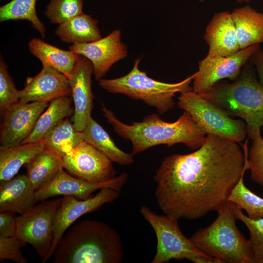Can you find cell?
I'll use <instances>...</instances> for the list:
<instances>
[{"mask_svg": "<svg viewBox=\"0 0 263 263\" xmlns=\"http://www.w3.org/2000/svg\"><path fill=\"white\" fill-rule=\"evenodd\" d=\"M248 168V156L238 142L207 134L196 150L162 161L153 177L157 203L165 214L178 220L200 219L228 202Z\"/></svg>", "mask_w": 263, "mask_h": 263, "instance_id": "obj_1", "label": "cell"}, {"mask_svg": "<svg viewBox=\"0 0 263 263\" xmlns=\"http://www.w3.org/2000/svg\"><path fill=\"white\" fill-rule=\"evenodd\" d=\"M101 106L102 114L114 132L131 142L133 156L160 145L170 147L183 143L190 149H198L207 135L187 111L174 122L164 121L158 115L151 114L145 116L141 122L128 125L117 119L113 111L103 104Z\"/></svg>", "mask_w": 263, "mask_h": 263, "instance_id": "obj_2", "label": "cell"}, {"mask_svg": "<svg viewBox=\"0 0 263 263\" xmlns=\"http://www.w3.org/2000/svg\"><path fill=\"white\" fill-rule=\"evenodd\" d=\"M52 256L54 263H121L119 233L101 221L84 220L66 230Z\"/></svg>", "mask_w": 263, "mask_h": 263, "instance_id": "obj_3", "label": "cell"}, {"mask_svg": "<svg viewBox=\"0 0 263 263\" xmlns=\"http://www.w3.org/2000/svg\"><path fill=\"white\" fill-rule=\"evenodd\" d=\"M244 65L233 82L217 83L200 94L223 108L229 115L245 121L247 135L254 139L263 126V85L258 80L250 62Z\"/></svg>", "mask_w": 263, "mask_h": 263, "instance_id": "obj_4", "label": "cell"}, {"mask_svg": "<svg viewBox=\"0 0 263 263\" xmlns=\"http://www.w3.org/2000/svg\"><path fill=\"white\" fill-rule=\"evenodd\" d=\"M209 226L198 229L189 239L200 251L220 263H256L247 240L236 225L230 202L217 211Z\"/></svg>", "mask_w": 263, "mask_h": 263, "instance_id": "obj_5", "label": "cell"}, {"mask_svg": "<svg viewBox=\"0 0 263 263\" xmlns=\"http://www.w3.org/2000/svg\"><path fill=\"white\" fill-rule=\"evenodd\" d=\"M140 58L135 59L132 70L123 76L100 79L99 85L109 93L141 100L155 108L161 114L174 108L175 102L173 97L177 93L192 89L190 85L194 74L179 82L165 83L152 79L145 72L140 70Z\"/></svg>", "mask_w": 263, "mask_h": 263, "instance_id": "obj_6", "label": "cell"}, {"mask_svg": "<svg viewBox=\"0 0 263 263\" xmlns=\"http://www.w3.org/2000/svg\"><path fill=\"white\" fill-rule=\"evenodd\" d=\"M140 212L156 236V252L151 263H167L172 259H186L194 263H220L194 245L181 230L178 219L165 214L159 215L144 206Z\"/></svg>", "mask_w": 263, "mask_h": 263, "instance_id": "obj_7", "label": "cell"}, {"mask_svg": "<svg viewBox=\"0 0 263 263\" xmlns=\"http://www.w3.org/2000/svg\"><path fill=\"white\" fill-rule=\"evenodd\" d=\"M178 105L190 114L206 134H214L239 143L246 139L247 132L244 121L232 118L223 108L193 89L180 93Z\"/></svg>", "mask_w": 263, "mask_h": 263, "instance_id": "obj_8", "label": "cell"}, {"mask_svg": "<svg viewBox=\"0 0 263 263\" xmlns=\"http://www.w3.org/2000/svg\"><path fill=\"white\" fill-rule=\"evenodd\" d=\"M62 198L44 200L17 217L15 236L30 244L42 263L47 261L54 240L55 219Z\"/></svg>", "mask_w": 263, "mask_h": 263, "instance_id": "obj_9", "label": "cell"}, {"mask_svg": "<svg viewBox=\"0 0 263 263\" xmlns=\"http://www.w3.org/2000/svg\"><path fill=\"white\" fill-rule=\"evenodd\" d=\"M260 47V44H255L227 56H206L199 62L198 71L194 74L193 90L201 94L223 79L235 81L242 68Z\"/></svg>", "mask_w": 263, "mask_h": 263, "instance_id": "obj_10", "label": "cell"}, {"mask_svg": "<svg viewBox=\"0 0 263 263\" xmlns=\"http://www.w3.org/2000/svg\"><path fill=\"white\" fill-rule=\"evenodd\" d=\"M112 162L104 154L85 141L62 158V168L67 172L92 183L106 182L116 176Z\"/></svg>", "mask_w": 263, "mask_h": 263, "instance_id": "obj_11", "label": "cell"}, {"mask_svg": "<svg viewBox=\"0 0 263 263\" xmlns=\"http://www.w3.org/2000/svg\"><path fill=\"white\" fill-rule=\"evenodd\" d=\"M48 103L20 101L8 107L2 113L0 143L3 147L18 146L32 133Z\"/></svg>", "mask_w": 263, "mask_h": 263, "instance_id": "obj_12", "label": "cell"}, {"mask_svg": "<svg viewBox=\"0 0 263 263\" xmlns=\"http://www.w3.org/2000/svg\"><path fill=\"white\" fill-rule=\"evenodd\" d=\"M128 179V175L122 172L113 179L102 183H92L75 177L63 168L51 181L35 192L38 203L58 195H70L80 200L91 198L96 190L110 188L119 192Z\"/></svg>", "mask_w": 263, "mask_h": 263, "instance_id": "obj_13", "label": "cell"}, {"mask_svg": "<svg viewBox=\"0 0 263 263\" xmlns=\"http://www.w3.org/2000/svg\"><path fill=\"white\" fill-rule=\"evenodd\" d=\"M119 196V192L110 188L101 189L95 196L85 200L73 196H63L54 223V240L47 261L52 257L63 235L74 222L81 216L96 210L105 204L113 203Z\"/></svg>", "mask_w": 263, "mask_h": 263, "instance_id": "obj_14", "label": "cell"}, {"mask_svg": "<svg viewBox=\"0 0 263 263\" xmlns=\"http://www.w3.org/2000/svg\"><path fill=\"white\" fill-rule=\"evenodd\" d=\"M69 49L91 61L96 80L101 79L114 63L128 56L127 47L121 40V33L119 29L94 42L73 44Z\"/></svg>", "mask_w": 263, "mask_h": 263, "instance_id": "obj_15", "label": "cell"}, {"mask_svg": "<svg viewBox=\"0 0 263 263\" xmlns=\"http://www.w3.org/2000/svg\"><path fill=\"white\" fill-rule=\"evenodd\" d=\"M93 70L91 61L80 55L68 78L74 104L71 121L79 131H82L92 117L94 95L91 77Z\"/></svg>", "mask_w": 263, "mask_h": 263, "instance_id": "obj_16", "label": "cell"}, {"mask_svg": "<svg viewBox=\"0 0 263 263\" xmlns=\"http://www.w3.org/2000/svg\"><path fill=\"white\" fill-rule=\"evenodd\" d=\"M71 94L68 78L52 67L43 66L37 75L26 78L24 87L20 91L19 101L48 103L58 97Z\"/></svg>", "mask_w": 263, "mask_h": 263, "instance_id": "obj_17", "label": "cell"}, {"mask_svg": "<svg viewBox=\"0 0 263 263\" xmlns=\"http://www.w3.org/2000/svg\"><path fill=\"white\" fill-rule=\"evenodd\" d=\"M208 46L207 57L227 56L240 50L231 13H217L207 24L204 37Z\"/></svg>", "mask_w": 263, "mask_h": 263, "instance_id": "obj_18", "label": "cell"}, {"mask_svg": "<svg viewBox=\"0 0 263 263\" xmlns=\"http://www.w3.org/2000/svg\"><path fill=\"white\" fill-rule=\"evenodd\" d=\"M36 191L26 175L0 182V212L21 214L36 204Z\"/></svg>", "mask_w": 263, "mask_h": 263, "instance_id": "obj_19", "label": "cell"}, {"mask_svg": "<svg viewBox=\"0 0 263 263\" xmlns=\"http://www.w3.org/2000/svg\"><path fill=\"white\" fill-rule=\"evenodd\" d=\"M240 50L263 43V13L249 5L237 8L231 13Z\"/></svg>", "mask_w": 263, "mask_h": 263, "instance_id": "obj_20", "label": "cell"}, {"mask_svg": "<svg viewBox=\"0 0 263 263\" xmlns=\"http://www.w3.org/2000/svg\"><path fill=\"white\" fill-rule=\"evenodd\" d=\"M28 47L31 53L41 62L43 66L55 68L68 78L80 56L78 54L61 49L37 38L32 39Z\"/></svg>", "mask_w": 263, "mask_h": 263, "instance_id": "obj_21", "label": "cell"}, {"mask_svg": "<svg viewBox=\"0 0 263 263\" xmlns=\"http://www.w3.org/2000/svg\"><path fill=\"white\" fill-rule=\"evenodd\" d=\"M70 95L63 96L50 102L47 108L39 117L31 134L21 144L37 142L65 118L73 116L74 108Z\"/></svg>", "mask_w": 263, "mask_h": 263, "instance_id": "obj_22", "label": "cell"}, {"mask_svg": "<svg viewBox=\"0 0 263 263\" xmlns=\"http://www.w3.org/2000/svg\"><path fill=\"white\" fill-rule=\"evenodd\" d=\"M44 150L43 140L11 147H0V182L16 176L23 165Z\"/></svg>", "mask_w": 263, "mask_h": 263, "instance_id": "obj_23", "label": "cell"}, {"mask_svg": "<svg viewBox=\"0 0 263 263\" xmlns=\"http://www.w3.org/2000/svg\"><path fill=\"white\" fill-rule=\"evenodd\" d=\"M97 23L98 20L83 13L59 24L56 34L62 41L73 44L94 42L102 38Z\"/></svg>", "mask_w": 263, "mask_h": 263, "instance_id": "obj_24", "label": "cell"}, {"mask_svg": "<svg viewBox=\"0 0 263 263\" xmlns=\"http://www.w3.org/2000/svg\"><path fill=\"white\" fill-rule=\"evenodd\" d=\"M82 132L83 140L100 151L112 162L122 165L134 163L133 155L120 150L108 133L92 117Z\"/></svg>", "mask_w": 263, "mask_h": 263, "instance_id": "obj_25", "label": "cell"}, {"mask_svg": "<svg viewBox=\"0 0 263 263\" xmlns=\"http://www.w3.org/2000/svg\"><path fill=\"white\" fill-rule=\"evenodd\" d=\"M83 141L82 132L78 131L68 117L43 139L44 149L61 159Z\"/></svg>", "mask_w": 263, "mask_h": 263, "instance_id": "obj_26", "label": "cell"}, {"mask_svg": "<svg viewBox=\"0 0 263 263\" xmlns=\"http://www.w3.org/2000/svg\"><path fill=\"white\" fill-rule=\"evenodd\" d=\"M26 176L33 189L37 191L51 181L62 166V159L44 149L25 164Z\"/></svg>", "mask_w": 263, "mask_h": 263, "instance_id": "obj_27", "label": "cell"}, {"mask_svg": "<svg viewBox=\"0 0 263 263\" xmlns=\"http://www.w3.org/2000/svg\"><path fill=\"white\" fill-rule=\"evenodd\" d=\"M37 0H12L0 7V21L9 20H27L44 38L46 34L44 24L38 18L36 4Z\"/></svg>", "mask_w": 263, "mask_h": 263, "instance_id": "obj_28", "label": "cell"}, {"mask_svg": "<svg viewBox=\"0 0 263 263\" xmlns=\"http://www.w3.org/2000/svg\"><path fill=\"white\" fill-rule=\"evenodd\" d=\"M244 174H242L228 200L244 210L249 218H263V198L255 194L246 187L244 181Z\"/></svg>", "mask_w": 263, "mask_h": 263, "instance_id": "obj_29", "label": "cell"}, {"mask_svg": "<svg viewBox=\"0 0 263 263\" xmlns=\"http://www.w3.org/2000/svg\"><path fill=\"white\" fill-rule=\"evenodd\" d=\"M230 203L236 220L242 222L249 230L250 238L248 242L256 263H263V218H250L235 204Z\"/></svg>", "mask_w": 263, "mask_h": 263, "instance_id": "obj_30", "label": "cell"}, {"mask_svg": "<svg viewBox=\"0 0 263 263\" xmlns=\"http://www.w3.org/2000/svg\"><path fill=\"white\" fill-rule=\"evenodd\" d=\"M83 0H51L45 15L54 24H60L83 13Z\"/></svg>", "mask_w": 263, "mask_h": 263, "instance_id": "obj_31", "label": "cell"}, {"mask_svg": "<svg viewBox=\"0 0 263 263\" xmlns=\"http://www.w3.org/2000/svg\"><path fill=\"white\" fill-rule=\"evenodd\" d=\"M20 91L18 90L9 74L7 66L2 57L0 60V110L2 113L9 106L19 101Z\"/></svg>", "mask_w": 263, "mask_h": 263, "instance_id": "obj_32", "label": "cell"}, {"mask_svg": "<svg viewBox=\"0 0 263 263\" xmlns=\"http://www.w3.org/2000/svg\"><path fill=\"white\" fill-rule=\"evenodd\" d=\"M252 140L248 151V169L251 180L263 187V138L261 134Z\"/></svg>", "mask_w": 263, "mask_h": 263, "instance_id": "obj_33", "label": "cell"}, {"mask_svg": "<svg viewBox=\"0 0 263 263\" xmlns=\"http://www.w3.org/2000/svg\"><path fill=\"white\" fill-rule=\"evenodd\" d=\"M26 244L16 236L0 237V262L10 260L17 263H27L28 261L20 249Z\"/></svg>", "mask_w": 263, "mask_h": 263, "instance_id": "obj_34", "label": "cell"}, {"mask_svg": "<svg viewBox=\"0 0 263 263\" xmlns=\"http://www.w3.org/2000/svg\"><path fill=\"white\" fill-rule=\"evenodd\" d=\"M17 217L16 213L0 212V237L15 236L17 230Z\"/></svg>", "mask_w": 263, "mask_h": 263, "instance_id": "obj_35", "label": "cell"}, {"mask_svg": "<svg viewBox=\"0 0 263 263\" xmlns=\"http://www.w3.org/2000/svg\"><path fill=\"white\" fill-rule=\"evenodd\" d=\"M250 60L256 69L259 82L263 85V50L260 47L253 54Z\"/></svg>", "mask_w": 263, "mask_h": 263, "instance_id": "obj_36", "label": "cell"}, {"mask_svg": "<svg viewBox=\"0 0 263 263\" xmlns=\"http://www.w3.org/2000/svg\"><path fill=\"white\" fill-rule=\"evenodd\" d=\"M239 3L249 2L251 0H235Z\"/></svg>", "mask_w": 263, "mask_h": 263, "instance_id": "obj_37", "label": "cell"}, {"mask_svg": "<svg viewBox=\"0 0 263 263\" xmlns=\"http://www.w3.org/2000/svg\"><path fill=\"white\" fill-rule=\"evenodd\" d=\"M199 1L201 2H204V0H199Z\"/></svg>", "mask_w": 263, "mask_h": 263, "instance_id": "obj_38", "label": "cell"}, {"mask_svg": "<svg viewBox=\"0 0 263 263\" xmlns=\"http://www.w3.org/2000/svg\"><path fill=\"white\" fill-rule=\"evenodd\" d=\"M262 129H263V126H262Z\"/></svg>", "mask_w": 263, "mask_h": 263, "instance_id": "obj_39", "label": "cell"}]
</instances>
